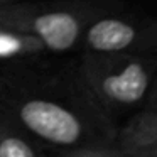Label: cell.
<instances>
[{"mask_svg": "<svg viewBox=\"0 0 157 157\" xmlns=\"http://www.w3.org/2000/svg\"><path fill=\"white\" fill-rule=\"evenodd\" d=\"M0 117L59 155L115 149L118 127L95 105L75 71L15 69L2 75Z\"/></svg>", "mask_w": 157, "mask_h": 157, "instance_id": "1", "label": "cell"}, {"mask_svg": "<svg viewBox=\"0 0 157 157\" xmlns=\"http://www.w3.org/2000/svg\"><path fill=\"white\" fill-rule=\"evenodd\" d=\"M75 73L95 105L120 127L145 106L157 76V54L85 51Z\"/></svg>", "mask_w": 157, "mask_h": 157, "instance_id": "2", "label": "cell"}, {"mask_svg": "<svg viewBox=\"0 0 157 157\" xmlns=\"http://www.w3.org/2000/svg\"><path fill=\"white\" fill-rule=\"evenodd\" d=\"M105 12L95 4H19L0 5V24L37 39L46 51L68 52L81 44L85 31Z\"/></svg>", "mask_w": 157, "mask_h": 157, "instance_id": "3", "label": "cell"}, {"mask_svg": "<svg viewBox=\"0 0 157 157\" xmlns=\"http://www.w3.org/2000/svg\"><path fill=\"white\" fill-rule=\"evenodd\" d=\"M81 46L90 52L157 54V19L103 14L86 27Z\"/></svg>", "mask_w": 157, "mask_h": 157, "instance_id": "4", "label": "cell"}, {"mask_svg": "<svg viewBox=\"0 0 157 157\" xmlns=\"http://www.w3.org/2000/svg\"><path fill=\"white\" fill-rule=\"evenodd\" d=\"M115 149L123 152L157 150V110L142 108L117 130Z\"/></svg>", "mask_w": 157, "mask_h": 157, "instance_id": "5", "label": "cell"}, {"mask_svg": "<svg viewBox=\"0 0 157 157\" xmlns=\"http://www.w3.org/2000/svg\"><path fill=\"white\" fill-rule=\"evenodd\" d=\"M0 157H52L51 150L0 117Z\"/></svg>", "mask_w": 157, "mask_h": 157, "instance_id": "6", "label": "cell"}, {"mask_svg": "<svg viewBox=\"0 0 157 157\" xmlns=\"http://www.w3.org/2000/svg\"><path fill=\"white\" fill-rule=\"evenodd\" d=\"M42 52H46V49L37 39L0 24V61L27 59Z\"/></svg>", "mask_w": 157, "mask_h": 157, "instance_id": "7", "label": "cell"}, {"mask_svg": "<svg viewBox=\"0 0 157 157\" xmlns=\"http://www.w3.org/2000/svg\"><path fill=\"white\" fill-rule=\"evenodd\" d=\"M59 157H117L115 149H85L61 154Z\"/></svg>", "mask_w": 157, "mask_h": 157, "instance_id": "8", "label": "cell"}, {"mask_svg": "<svg viewBox=\"0 0 157 157\" xmlns=\"http://www.w3.org/2000/svg\"><path fill=\"white\" fill-rule=\"evenodd\" d=\"M144 108H149V110H157V76L154 79V85L150 88V93H149V98L145 101V106Z\"/></svg>", "mask_w": 157, "mask_h": 157, "instance_id": "9", "label": "cell"}, {"mask_svg": "<svg viewBox=\"0 0 157 157\" xmlns=\"http://www.w3.org/2000/svg\"><path fill=\"white\" fill-rule=\"evenodd\" d=\"M115 154L117 157H152L144 152H123V150H118V149H115Z\"/></svg>", "mask_w": 157, "mask_h": 157, "instance_id": "10", "label": "cell"}, {"mask_svg": "<svg viewBox=\"0 0 157 157\" xmlns=\"http://www.w3.org/2000/svg\"><path fill=\"white\" fill-rule=\"evenodd\" d=\"M144 154H149L152 157H157V150H150V152H144Z\"/></svg>", "mask_w": 157, "mask_h": 157, "instance_id": "11", "label": "cell"}, {"mask_svg": "<svg viewBox=\"0 0 157 157\" xmlns=\"http://www.w3.org/2000/svg\"><path fill=\"white\" fill-rule=\"evenodd\" d=\"M9 2H15V0H0V5H4V4H9Z\"/></svg>", "mask_w": 157, "mask_h": 157, "instance_id": "12", "label": "cell"}]
</instances>
